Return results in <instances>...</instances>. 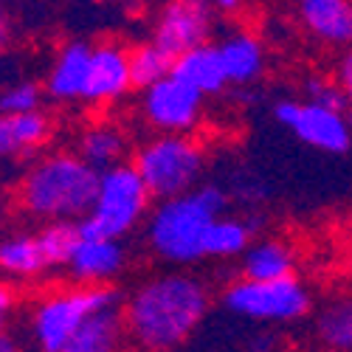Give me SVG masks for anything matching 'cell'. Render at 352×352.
<instances>
[{
	"label": "cell",
	"instance_id": "obj_3",
	"mask_svg": "<svg viewBox=\"0 0 352 352\" xmlns=\"http://www.w3.org/2000/svg\"><path fill=\"white\" fill-rule=\"evenodd\" d=\"M226 209V192L220 186H197L184 197L161 200L146 226L153 251L175 265H189L203 254L206 234Z\"/></svg>",
	"mask_w": 352,
	"mask_h": 352
},
{
	"label": "cell",
	"instance_id": "obj_17",
	"mask_svg": "<svg viewBox=\"0 0 352 352\" xmlns=\"http://www.w3.org/2000/svg\"><path fill=\"white\" fill-rule=\"evenodd\" d=\"M223 65H226V76L234 85H248L262 74L265 65V51L256 34L251 32H231L226 34V40L217 45Z\"/></svg>",
	"mask_w": 352,
	"mask_h": 352
},
{
	"label": "cell",
	"instance_id": "obj_6",
	"mask_svg": "<svg viewBox=\"0 0 352 352\" xmlns=\"http://www.w3.org/2000/svg\"><path fill=\"white\" fill-rule=\"evenodd\" d=\"M116 305H119V290L113 285H87L51 293L37 305L32 318V333L40 352H63V346L87 318L102 310H113Z\"/></svg>",
	"mask_w": 352,
	"mask_h": 352
},
{
	"label": "cell",
	"instance_id": "obj_33",
	"mask_svg": "<svg viewBox=\"0 0 352 352\" xmlns=\"http://www.w3.org/2000/svg\"><path fill=\"white\" fill-rule=\"evenodd\" d=\"M346 124H349V130H352V107L346 110Z\"/></svg>",
	"mask_w": 352,
	"mask_h": 352
},
{
	"label": "cell",
	"instance_id": "obj_2",
	"mask_svg": "<svg viewBox=\"0 0 352 352\" xmlns=\"http://www.w3.org/2000/svg\"><path fill=\"white\" fill-rule=\"evenodd\" d=\"M102 172L79 155L54 153L32 164L17 186L20 206L40 220L74 223L91 214L99 195Z\"/></svg>",
	"mask_w": 352,
	"mask_h": 352
},
{
	"label": "cell",
	"instance_id": "obj_12",
	"mask_svg": "<svg viewBox=\"0 0 352 352\" xmlns=\"http://www.w3.org/2000/svg\"><path fill=\"white\" fill-rule=\"evenodd\" d=\"M91 56H94V45H87L82 40H71L68 45H63L45 79L48 96L60 102L82 99L87 74H91Z\"/></svg>",
	"mask_w": 352,
	"mask_h": 352
},
{
	"label": "cell",
	"instance_id": "obj_15",
	"mask_svg": "<svg viewBox=\"0 0 352 352\" xmlns=\"http://www.w3.org/2000/svg\"><path fill=\"white\" fill-rule=\"evenodd\" d=\"M124 341H127L124 313L113 307L87 318L63 346V352H122Z\"/></svg>",
	"mask_w": 352,
	"mask_h": 352
},
{
	"label": "cell",
	"instance_id": "obj_27",
	"mask_svg": "<svg viewBox=\"0 0 352 352\" xmlns=\"http://www.w3.org/2000/svg\"><path fill=\"white\" fill-rule=\"evenodd\" d=\"M305 94L310 104H318V107H327V110H336V113H344L346 110V96L338 87L336 79H327V76H310L305 82Z\"/></svg>",
	"mask_w": 352,
	"mask_h": 352
},
{
	"label": "cell",
	"instance_id": "obj_10",
	"mask_svg": "<svg viewBox=\"0 0 352 352\" xmlns=\"http://www.w3.org/2000/svg\"><path fill=\"white\" fill-rule=\"evenodd\" d=\"M203 96L186 82L166 76L164 82L146 87L141 96V110L161 135H186L200 119Z\"/></svg>",
	"mask_w": 352,
	"mask_h": 352
},
{
	"label": "cell",
	"instance_id": "obj_24",
	"mask_svg": "<svg viewBox=\"0 0 352 352\" xmlns=\"http://www.w3.org/2000/svg\"><path fill=\"white\" fill-rule=\"evenodd\" d=\"M172 68H175V60L153 43H144L130 51V79H133V87H141V91L172 76Z\"/></svg>",
	"mask_w": 352,
	"mask_h": 352
},
{
	"label": "cell",
	"instance_id": "obj_16",
	"mask_svg": "<svg viewBox=\"0 0 352 352\" xmlns=\"http://www.w3.org/2000/svg\"><path fill=\"white\" fill-rule=\"evenodd\" d=\"M172 76L186 82L189 87L200 96L206 94H220L223 87L228 85V76H226V65H223V56H220V48L217 45H200L184 56L175 60V68H172Z\"/></svg>",
	"mask_w": 352,
	"mask_h": 352
},
{
	"label": "cell",
	"instance_id": "obj_21",
	"mask_svg": "<svg viewBox=\"0 0 352 352\" xmlns=\"http://www.w3.org/2000/svg\"><path fill=\"white\" fill-rule=\"evenodd\" d=\"M316 336L333 352H352V293L324 302L316 316Z\"/></svg>",
	"mask_w": 352,
	"mask_h": 352
},
{
	"label": "cell",
	"instance_id": "obj_31",
	"mask_svg": "<svg viewBox=\"0 0 352 352\" xmlns=\"http://www.w3.org/2000/svg\"><path fill=\"white\" fill-rule=\"evenodd\" d=\"M0 352H23V349L17 346V341H14V338L0 336Z\"/></svg>",
	"mask_w": 352,
	"mask_h": 352
},
{
	"label": "cell",
	"instance_id": "obj_25",
	"mask_svg": "<svg viewBox=\"0 0 352 352\" xmlns=\"http://www.w3.org/2000/svg\"><path fill=\"white\" fill-rule=\"evenodd\" d=\"M37 243L43 248V256L48 265H65L74 259L79 243H82V234H79V223H48L43 226V231L37 234Z\"/></svg>",
	"mask_w": 352,
	"mask_h": 352
},
{
	"label": "cell",
	"instance_id": "obj_20",
	"mask_svg": "<svg viewBox=\"0 0 352 352\" xmlns=\"http://www.w3.org/2000/svg\"><path fill=\"white\" fill-rule=\"evenodd\" d=\"M293 276V254L279 240H259L243 256V279L276 282Z\"/></svg>",
	"mask_w": 352,
	"mask_h": 352
},
{
	"label": "cell",
	"instance_id": "obj_13",
	"mask_svg": "<svg viewBox=\"0 0 352 352\" xmlns=\"http://www.w3.org/2000/svg\"><path fill=\"white\" fill-rule=\"evenodd\" d=\"M296 12L316 40L327 45H352V3L349 0H302Z\"/></svg>",
	"mask_w": 352,
	"mask_h": 352
},
{
	"label": "cell",
	"instance_id": "obj_32",
	"mask_svg": "<svg viewBox=\"0 0 352 352\" xmlns=\"http://www.w3.org/2000/svg\"><path fill=\"white\" fill-rule=\"evenodd\" d=\"M6 321H9V316H0V336H6Z\"/></svg>",
	"mask_w": 352,
	"mask_h": 352
},
{
	"label": "cell",
	"instance_id": "obj_22",
	"mask_svg": "<svg viewBox=\"0 0 352 352\" xmlns=\"http://www.w3.org/2000/svg\"><path fill=\"white\" fill-rule=\"evenodd\" d=\"M48 268L37 234H17L0 240V271L14 276H34Z\"/></svg>",
	"mask_w": 352,
	"mask_h": 352
},
{
	"label": "cell",
	"instance_id": "obj_14",
	"mask_svg": "<svg viewBox=\"0 0 352 352\" xmlns=\"http://www.w3.org/2000/svg\"><path fill=\"white\" fill-rule=\"evenodd\" d=\"M124 268V248L119 240H82L68 271L74 279L87 285H104V279L116 276Z\"/></svg>",
	"mask_w": 352,
	"mask_h": 352
},
{
	"label": "cell",
	"instance_id": "obj_23",
	"mask_svg": "<svg viewBox=\"0 0 352 352\" xmlns=\"http://www.w3.org/2000/svg\"><path fill=\"white\" fill-rule=\"evenodd\" d=\"M251 248V226L237 217H217L206 234V256H237Z\"/></svg>",
	"mask_w": 352,
	"mask_h": 352
},
{
	"label": "cell",
	"instance_id": "obj_28",
	"mask_svg": "<svg viewBox=\"0 0 352 352\" xmlns=\"http://www.w3.org/2000/svg\"><path fill=\"white\" fill-rule=\"evenodd\" d=\"M338 87L344 91L349 107H352V48H346V54L341 56V63H338V76H336Z\"/></svg>",
	"mask_w": 352,
	"mask_h": 352
},
{
	"label": "cell",
	"instance_id": "obj_26",
	"mask_svg": "<svg viewBox=\"0 0 352 352\" xmlns=\"http://www.w3.org/2000/svg\"><path fill=\"white\" fill-rule=\"evenodd\" d=\"M43 91L34 82H17L0 94V116H25L40 110Z\"/></svg>",
	"mask_w": 352,
	"mask_h": 352
},
{
	"label": "cell",
	"instance_id": "obj_7",
	"mask_svg": "<svg viewBox=\"0 0 352 352\" xmlns=\"http://www.w3.org/2000/svg\"><path fill=\"white\" fill-rule=\"evenodd\" d=\"M223 305L228 313L248 321H293L310 310V293L296 276L276 282L240 279L226 287Z\"/></svg>",
	"mask_w": 352,
	"mask_h": 352
},
{
	"label": "cell",
	"instance_id": "obj_4",
	"mask_svg": "<svg viewBox=\"0 0 352 352\" xmlns=\"http://www.w3.org/2000/svg\"><path fill=\"white\" fill-rule=\"evenodd\" d=\"M150 197L153 195L146 192L133 164H119L102 172L94 209L79 220L82 240H122L146 214Z\"/></svg>",
	"mask_w": 352,
	"mask_h": 352
},
{
	"label": "cell",
	"instance_id": "obj_19",
	"mask_svg": "<svg viewBox=\"0 0 352 352\" xmlns=\"http://www.w3.org/2000/svg\"><path fill=\"white\" fill-rule=\"evenodd\" d=\"M124 153H127V138L113 124H94L79 135V153L76 155L99 172H107L113 166L124 164L122 161Z\"/></svg>",
	"mask_w": 352,
	"mask_h": 352
},
{
	"label": "cell",
	"instance_id": "obj_11",
	"mask_svg": "<svg viewBox=\"0 0 352 352\" xmlns=\"http://www.w3.org/2000/svg\"><path fill=\"white\" fill-rule=\"evenodd\" d=\"M133 87L130 79V51L116 43H102L94 48L91 74L85 85V102H113Z\"/></svg>",
	"mask_w": 352,
	"mask_h": 352
},
{
	"label": "cell",
	"instance_id": "obj_18",
	"mask_svg": "<svg viewBox=\"0 0 352 352\" xmlns=\"http://www.w3.org/2000/svg\"><path fill=\"white\" fill-rule=\"evenodd\" d=\"M48 135H51V119L43 110L25 116H0V158L37 150Z\"/></svg>",
	"mask_w": 352,
	"mask_h": 352
},
{
	"label": "cell",
	"instance_id": "obj_1",
	"mask_svg": "<svg viewBox=\"0 0 352 352\" xmlns=\"http://www.w3.org/2000/svg\"><path fill=\"white\" fill-rule=\"evenodd\" d=\"M127 336L146 352L184 344L209 313V290L192 274H161L144 282L124 305Z\"/></svg>",
	"mask_w": 352,
	"mask_h": 352
},
{
	"label": "cell",
	"instance_id": "obj_30",
	"mask_svg": "<svg viewBox=\"0 0 352 352\" xmlns=\"http://www.w3.org/2000/svg\"><path fill=\"white\" fill-rule=\"evenodd\" d=\"M12 305H14V293H12V287L0 285V316H9Z\"/></svg>",
	"mask_w": 352,
	"mask_h": 352
},
{
	"label": "cell",
	"instance_id": "obj_9",
	"mask_svg": "<svg viewBox=\"0 0 352 352\" xmlns=\"http://www.w3.org/2000/svg\"><path fill=\"white\" fill-rule=\"evenodd\" d=\"M212 17L214 6L200 3V0H172L166 3L155 20L153 28V45H158L164 54H169L172 60L209 45L212 37Z\"/></svg>",
	"mask_w": 352,
	"mask_h": 352
},
{
	"label": "cell",
	"instance_id": "obj_8",
	"mask_svg": "<svg viewBox=\"0 0 352 352\" xmlns=\"http://www.w3.org/2000/svg\"><path fill=\"white\" fill-rule=\"evenodd\" d=\"M274 119L282 127H287L299 141L316 146L321 153L341 155L352 146V130L344 113L299 99H282L274 104Z\"/></svg>",
	"mask_w": 352,
	"mask_h": 352
},
{
	"label": "cell",
	"instance_id": "obj_29",
	"mask_svg": "<svg viewBox=\"0 0 352 352\" xmlns=\"http://www.w3.org/2000/svg\"><path fill=\"white\" fill-rule=\"evenodd\" d=\"M9 40H12V17L3 6H0V51L9 45Z\"/></svg>",
	"mask_w": 352,
	"mask_h": 352
},
{
	"label": "cell",
	"instance_id": "obj_5",
	"mask_svg": "<svg viewBox=\"0 0 352 352\" xmlns=\"http://www.w3.org/2000/svg\"><path fill=\"white\" fill-rule=\"evenodd\" d=\"M133 166L153 197L172 200L197 189L206 155L189 135H155L135 150Z\"/></svg>",
	"mask_w": 352,
	"mask_h": 352
}]
</instances>
